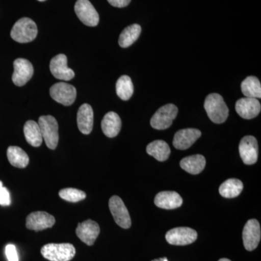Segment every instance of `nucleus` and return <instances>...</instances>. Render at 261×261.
Returning a JSON list of instances; mask_svg holds the SVG:
<instances>
[{"instance_id": "obj_20", "label": "nucleus", "mask_w": 261, "mask_h": 261, "mask_svg": "<svg viewBox=\"0 0 261 261\" xmlns=\"http://www.w3.org/2000/svg\"><path fill=\"white\" fill-rule=\"evenodd\" d=\"M101 126L103 133L106 137L109 138L116 137L121 130V118L116 113H108L103 118Z\"/></svg>"}, {"instance_id": "obj_5", "label": "nucleus", "mask_w": 261, "mask_h": 261, "mask_svg": "<svg viewBox=\"0 0 261 261\" xmlns=\"http://www.w3.org/2000/svg\"><path fill=\"white\" fill-rule=\"evenodd\" d=\"M178 114V108L173 104H168L159 108L152 116L150 125L157 130L167 129L172 125Z\"/></svg>"}, {"instance_id": "obj_21", "label": "nucleus", "mask_w": 261, "mask_h": 261, "mask_svg": "<svg viewBox=\"0 0 261 261\" xmlns=\"http://www.w3.org/2000/svg\"><path fill=\"white\" fill-rule=\"evenodd\" d=\"M206 161L202 154H194L181 160L180 166L182 169L191 174H199L205 167Z\"/></svg>"}, {"instance_id": "obj_32", "label": "nucleus", "mask_w": 261, "mask_h": 261, "mask_svg": "<svg viewBox=\"0 0 261 261\" xmlns=\"http://www.w3.org/2000/svg\"><path fill=\"white\" fill-rule=\"evenodd\" d=\"M108 2L113 7L121 8L128 6L130 0H108Z\"/></svg>"}, {"instance_id": "obj_22", "label": "nucleus", "mask_w": 261, "mask_h": 261, "mask_svg": "<svg viewBox=\"0 0 261 261\" xmlns=\"http://www.w3.org/2000/svg\"><path fill=\"white\" fill-rule=\"evenodd\" d=\"M24 136L29 145L39 147L42 145L43 137L39 123L34 121H28L23 127Z\"/></svg>"}, {"instance_id": "obj_4", "label": "nucleus", "mask_w": 261, "mask_h": 261, "mask_svg": "<svg viewBox=\"0 0 261 261\" xmlns=\"http://www.w3.org/2000/svg\"><path fill=\"white\" fill-rule=\"evenodd\" d=\"M38 123L48 148L56 149L59 141L58 123L56 118L51 116H42L39 118Z\"/></svg>"}, {"instance_id": "obj_31", "label": "nucleus", "mask_w": 261, "mask_h": 261, "mask_svg": "<svg viewBox=\"0 0 261 261\" xmlns=\"http://www.w3.org/2000/svg\"><path fill=\"white\" fill-rule=\"evenodd\" d=\"M10 195L8 189L3 187L0 190V205L2 206H8L10 205Z\"/></svg>"}, {"instance_id": "obj_29", "label": "nucleus", "mask_w": 261, "mask_h": 261, "mask_svg": "<svg viewBox=\"0 0 261 261\" xmlns=\"http://www.w3.org/2000/svg\"><path fill=\"white\" fill-rule=\"evenodd\" d=\"M59 196L63 200L70 202H77L86 198L85 192L74 188H65L59 192Z\"/></svg>"}, {"instance_id": "obj_10", "label": "nucleus", "mask_w": 261, "mask_h": 261, "mask_svg": "<svg viewBox=\"0 0 261 261\" xmlns=\"http://www.w3.org/2000/svg\"><path fill=\"white\" fill-rule=\"evenodd\" d=\"M260 226L256 219H250L243 228V239L245 248L247 251L255 250L260 243Z\"/></svg>"}, {"instance_id": "obj_18", "label": "nucleus", "mask_w": 261, "mask_h": 261, "mask_svg": "<svg viewBox=\"0 0 261 261\" xmlns=\"http://www.w3.org/2000/svg\"><path fill=\"white\" fill-rule=\"evenodd\" d=\"M154 202L157 207L166 210L178 208L183 204V200L179 194L173 191L159 192L155 196Z\"/></svg>"}, {"instance_id": "obj_27", "label": "nucleus", "mask_w": 261, "mask_h": 261, "mask_svg": "<svg viewBox=\"0 0 261 261\" xmlns=\"http://www.w3.org/2000/svg\"><path fill=\"white\" fill-rule=\"evenodd\" d=\"M242 92L245 97H261V85L260 81L255 76H248L242 82Z\"/></svg>"}, {"instance_id": "obj_11", "label": "nucleus", "mask_w": 261, "mask_h": 261, "mask_svg": "<svg viewBox=\"0 0 261 261\" xmlns=\"http://www.w3.org/2000/svg\"><path fill=\"white\" fill-rule=\"evenodd\" d=\"M239 151L245 164H255L258 158V145L256 139L252 136L243 137L240 141Z\"/></svg>"}, {"instance_id": "obj_33", "label": "nucleus", "mask_w": 261, "mask_h": 261, "mask_svg": "<svg viewBox=\"0 0 261 261\" xmlns=\"http://www.w3.org/2000/svg\"><path fill=\"white\" fill-rule=\"evenodd\" d=\"M152 261H168L166 257H162V258L155 259V260Z\"/></svg>"}, {"instance_id": "obj_7", "label": "nucleus", "mask_w": 261, "mask_h": 261, "mask_svg": "<svg viewBox=\"0 0 261 261\" xmlns=\"http://www.w3.org/2000/svg\"><path fill=\"white\" fill-rule=\"evenodd\" d=\"M197 239L195 230L189 227H177L169 230L166 234L168 243L177 246H185L195 243Z\"/></svg>"}, {"instance_id": "obj_30", "label": "nucleus", "mask_w": 261, "mask_h": 261, "mask_svg": "<svg viewBox=\"0 0 261 261\" xmlns=\"http://www.w3.org/2000/svg\"><path fill=\"white\" fill-rule=\"evenodd\" d=\"M5 254L8 261H18V255L15 245L10 244L5 247Z\"/></svg>"}, {"instance_id": "obj_24", "label": "nucleus", "mask_w": 261, "mask_h": 261, "mask_svg": "<svg viewBox=\"0 0 261 261\" xmlns=\"http://www.w3.org/2000/svg\"><path fill=\"white\" fill-rule=\"evenodd\" d=\"M8 161L12 166L19 168H24L29 165V158L27 152L17 146H10L7 151Z\"/></svg>"}, {"instance_id": "obj_6", "label": "nucleus", "mask_w": 261, "mask_h": 261, "mask_svg": "<svg viewBox=\"0 0 261 261\" xmlns=\"http://www.w3.org/2000/svg\"><path fill=\"white\" fill-rule=\"evenodd\" d=\"M51 97L65 106H71L76 98V89L73 85L65 82H59L51 86L49 89Z\"/></svg>"}, {"instance_id": "obj_34", "label": "nucleus", "mask_w": 261, "mask_h": 261, "mask_svg": "<svg viewBox=\"0 0 261 261\" xmlns=\"http://www.w3.org/2000/svg\"><path fill=\"white\" fill-rule=\"evenodd\" d=\"M219 261H231V260H230L229 259H227V258H221V259H220V260Z\"/></svg>"}, {"instance_id": "obj_3", "label": "nucleus", "mask_w": 261, "mask_h": 261, "mask_svg": "<svg viewBox=\"0 0 261 261\" xmlns=\"http://www.w3.org/2000/svg\"><path fill=\"white\" fill-rule=\"evenodd\" d=\"M38 34L37 24L29 18L18 20L12 29L10 36L15 42L28 43L32 42Z\"/></svg>"}, {"instance_id": "obj_15", "label": "nucleus", "mask_w": 261, "mask_h": 261, "mask_svg": "<svg viewBox=\"0 0 261 261\" xmlns=\"http://www.w3.org/2000/svg\"><path fill=\"white\" fill-rule=\"evenodd\" d=\"M99 232H100V228L99 225L95 221L90 219L80 223L75 230L77 237L89 246L94 245L99 236Z\"/></svg>"}, {"instance_id": "obj_36", "label": "nucleus", "mask_w": 261, "mask_h": 261, "mask_svg": "<svg viewBox=\"0 0 261 261\" xmlns=\"http://www.w3.org/2000/svg\"><path fill=\"white\" fill-rule=\"evenodd\" d=\"M38 1L44 2V1H45V0H38Z\"/></svg>"}, {"instance_id": "obj_14", "label": "nucleus", "mask_w": 261, "mask_h": 261, "mask_svg": "<svg viewBox=\"0 0 261 261\" xmlns=\"http://www.w3.org/2000/svg\"><path fill=\"white\" fill-rule=\"evenodd\" d=\"M56 224L54 216L43 211L32 213L27 216V226L29 229L39 231L53 227Z\"/></svg>"}, {"instance_id": "obj_16", "label": "nucleus", "mask_w": 261, "mask_h": 261, "mask_svg": "<svg viewBox=\"0 0 261 261\" xmlns=\"http://www.w3.org/2000/svg\"><path fill=\"white\" fill-rule=\"evenodd\" d=\"M235 109L241 118L250 120L258 116L261 106L256 98L244 97L237 101Z\"/></svg>"}, {"instance_id": "obj_8", "label": "nucleus", "mask_w": 261, "mask_h": 261, "mask_svg": "<svg viewBox=\"0 0 261 261\" xmlns=\"http://www.w3.org/2000/svg\"><path fill=\"white\" fill-rule=\"evenodd\" d=\"M74 10L77 17L87 27H94L99 23V14L89 0H77Z\"/></svg>"}, {"instance_id": "obj_35", "label": "nucleus", "mask_w": 261, "mask_h": 261, "mask_svg": "<svg viewBox=\"0 0 261 261\" xmlns=\"http://www.w3.org/2000/svg\"><path fill=\"white\" fill-rule=\"evenodd\" d=\"M3 182L0 181V190H1L2 188H3Z\"/></svg>"}, {"instance_id": "obj_26", "label": "nucleus", "mask_w": 261, "mask_h": 261, "mask_svg": "<svg viewBox=\"0 0 261 261\" xmlns=\"http://www.w3.org/2000/svg\"><path fill=\"white\" fill-rule=\"evenodd\" d=\"M142 28L139 24H132L122 32L118 39V44L121 47H130L140 37Z\"/></svg>"}, {"instance_id": "obj_13", "label": "nucleus", "mask_w": 261, "mask_h": 261, "mask_svg": "<svg viewBox=\"0 0 261 261\" xmlns=\"http://www.w3.org/2000/svg\"><path fill=\"white\" fill-rule=\"evenodd\" d=\"M49 68L53 76L63 81L73 80L75 73L71 68L68 67L67 57L63 54L58 55L51 60Z\"/></svg>"}, {"instance_id": "obj_28", "label": "nucleus", "mask_w": 261, "mask_h": 261, "mask_svg": "<svg viewBox=\"0 0 261 261\" xmlns=\"http://www.w3.org/2000/svg\"><path fill=\"white\" fill-rule=\"evenodd\" d=\"M116 93L123 100H128L134 94V85L128 75H122L116 82Z\"/></svg>"}, {"instance_id": "obj_17", "label": "nucleus", "mask_w": 261, "mask_h": 261, "mask_svg": "<svg viewBox=\"0 0 261 261\" xmlns=\"http://www.w3.org/2000/svg\"><path fill=\"white\" fill-rule=\"evenodd\" d=\"M202 135L200 130L196 128H185L178 130L173 137V145L175 148L185 150L190 148Z\"/></svg>"}, {"instance_id": "obj_9", "label": "nucleus", "mask_w": 261, "mask_h": 261, "mask_svg": "<svg viewBox=\"0 0 261 261\" xmlns=\"http://www.w3.org/2000/svg\"><path fill=\"white\" fill-rule=\"evenodd\" d=\"M109 208L113 219L118 226L123 228H129L132 221L129 213L121 197L113 196L109 200Z\"/></svg>"}, {"instance_id": "obj_12", "label": "nucleus", "mask_w": 261, "mask_h": 261, "mask_svg": "<svg viewBox=\"0 0 261 261\" xmlns=\"http://www.w3.org/2000/svg\"><path fill=\"white\" fill-rule=\"evenodd\" d=\"M14 73L12 80L17 87H23L34 74V67L30 61L24 58H18L14 63Z\"/></svg>"}, {"instance_id": "obj_23", "label": "nucleus", "mask_w": 261, "mask_h": 261, "mask_svg": "<svg viewBox=\"0 0 261 261\" xmlns=\"http://www.w3.org/2000/svg\"><path fill=\"white\" fill-rule=\"evenodd\" d=\"M147 152L157 161L163 162L167 161L171 154V149L165 141L155 140L147 147Z\"/></svg>"}, {"instance_id": "obj_1", "label": "nucleus", "mask_w": 261, "mask_h": 261, "mask_svg": "<svg viewBox=\"0 0 261 261\" xmlns=\"http://www.w3.org/2000/svg\"><path fill=\"white\" fill-rule=\"evenodd\" d=\"M206 113L211 121L215 123H224L228 116V108L222 96L219 94L212 93L205 98L204 103Z\"/></svg>"}, {"instance_id": "obj_2", "label": "nucleus", "mask_w": 261, "mask_h": 261, "mask_svg": "<svg viewBox=\"0 0 261 261\" xmlns=\"http://www.w3.org/2000/svg\"><path fill=\"white\" fill-rule=\"evenodd\" d=\"M41 254L49 261H69L75 255V249L70 243H49L41 249Z\"/></svg>"}, {"instance_id": "obj_19", "label": "nucleus", "mask_w": 261, "mask_h": 261, "mask_svg": "<svg viewBox=\"0 0 261 261\" xmlns=\"http://www.w3.org/2000/svg\"><path fill=\"white\" fill-rule=\"evenodd\" d=\"M77 124L79 129L84 135H89L94 125V113L90 105L83 104L77 113Z\"/></svg>"}, {"instance_id": "obj_25", "label": "nucleus", "mask_w": 261, "mask_h": 261, "mask_svg": "<svg viewBox=\"0 0 261 261\" xmlns=\"http://www.w3.org/2000/svg\"><path fill=\"white\" fill-rule=\"evenodd\" d=\"M243 190V183L238 178H229L219 187L220 195L225 198L238 197Z\"/></svg>"}]
</instances>
